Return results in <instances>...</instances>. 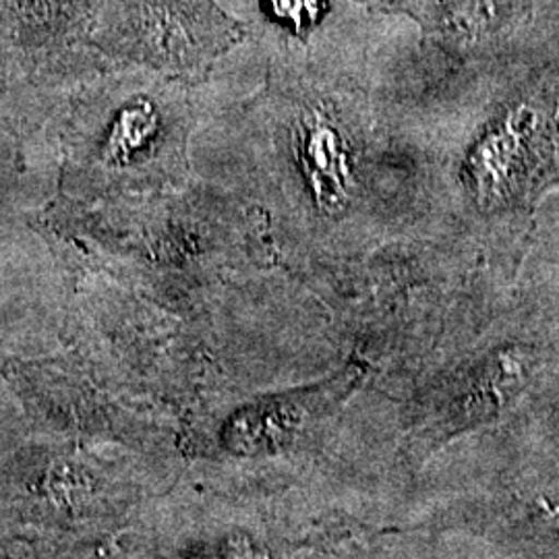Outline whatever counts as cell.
Here are the masks:
<instances>
[{"label": "cell", "instance_id": "obj_1", "mask_svg": "<svg viewBox=\"0 0 559 559\" xmlns=\"http://www.w3.org/2000/svg\"><path fill=\"white\" fill-rule=\"evenodd\" d=\"M104 36L115 52L189 73L242 40L245 29L212 0H119Z\"/></svg>", "mask_w": 559, "mask_h": 559}, {"label": "cell", "instance_id": "obj_2", "mask_svg": "<svg viewBox=\"0 0 559 559\" xmlns=\"http://www.w3.org/2000/svg\"><path fill=\"white\" fill-rule=\"evenodd\" d=\"M520 0H440L427 17L448 36L473 40L496 32L516 13Z\"/></svg>", "mask_w": 559, "mask_h": 559}, {"label": "cell", "instance_id": "obj_3", "mask_svg": "<svg viewBox=\"0 0 559 559\" xmlns=\"http://www.w3.org/2000/svg\"><path fill=\"white\" fill-rule=\"evenodd\" d=\"M362 2H369L373 7L385 9V11H404L411 15H419L423 0H362Z\"/></svg>", "mask_w": 559, "mask_h": 559}]
</instances>
